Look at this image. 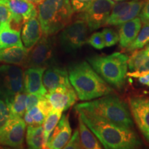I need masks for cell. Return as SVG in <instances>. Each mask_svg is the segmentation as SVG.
Listing matches in <instances>:
<instances>
[{"label": "cell", "instance_id": "cell-1", "mask_svg": "<svg viewBox=\"0 0 149 149\" xmlns=\"http://www.w3.org/2000/svg\"><path fill=\"white\" fill-rule=\"evenodd\" d=\"M75 111L104 148L134 149L142 145L140 139L132 128L118 125L85 110L75 109Z\"/></svg>", "mask_w": 149, "mask_h": 149}, {"label": "cell", "instance_id": "cell-2", "mask_svg": "<svg viewBox=\"0 0 149 149\" xmlns=\"http://www.w3.org/2000/svg\"><path fill=\"white\" fill-rule=\"evenodd\" d=\"M68 72L70 82L81 101H90L114 91L88 61H78L70 65Z\"/></svg>", "mask_w": 149, "mask_h": 149}, {"label": "cell", "instance_id": "cell-3", "mask_svg": "<svg viewBox=\"0 0 149 149\" xmlns=\"http://www.w3.org/2000/svg\"><path fill=\"white\" fill-rule=\"evenodd\" d=\"M43 35L53 36L71 22L73 8L70 0H44L37 6Z\"/></svg>", "mask_w": 149, "mask_h": 149}, {"label": "cell", "instance_id": "cell-4", "mask_svg": "<svg viewBox=\"0 0 149 149\" xmlns=\"http://www.w3.org/2000/svg\"><path fill=\"white\" fill-rule=\"evenodd\" d=\"M74 109L85 110L124 127H133V121L128 105L112 93L93 101L78 104Z\"/></svg>", "mask_w": 149, "mask_h": 149}, {"label": "cell", "instance_id": "cell-5", "mask_svg": "<svg viewBox=\"0 0 149 149\" xmlns=\"http://www.w3.org/2000/svg\"><path fill=\"white\" fill-rule=\"evenodd\" d=\"M128 57L114 53L109 55H93L86 58L93 68L109 85L117 89L124 86L127 76Z\"/></svg>", "mask_w": 149, "mask_h": 149}, {"label": "cell", "instance_id": "cell-6", "mask_svg": "<svg viewBox=\"0 0 149 149\" xmlns=\"http://www.w3.org/2000/svg\"><path fill=\"white\" fill-rule=\"evenodd\" d=\"M90 32L86 22L79 17L61 30L59 37V44L65 52L73 53L86 44Z\"/></svg>", "mask_w": 149, "mask_h": 149}, {"label": "cell", "instance_id": "cell-7", "mask_svg": "<svg viewBox=\"0 0 149 149\" xmlns=\"http://www.w3.org/2000/svg\"><path fill=\"white\" fill-rule=\"evenodd\" d=\"M54 41L51 36L43 35L32 48L29 50L23 68L29 67H48L55 65Z\"/></svg>", "mask_w": 149, "mask_h": 149}, {"label": "cell", "instance_id": "cell-8", "mask_svg": "<svg viewBox=\"0 0 149 149\" xmlns=\"http://www.w3.org/2000/svg\"><path fill=\"white\" fill-rule=\"evenodd\" d=\"M24 68L12 64L0 65V89L3 100L24 91Z\"/></svg>", "mask_w": 149, "mask_h": 149}, {"label": "cell", "instance_id": "cell-9", "mask_svg": "<svg viewBox=\"0 0 149 149\" xmlns=\"http://www.w3.org/2000/svg\"><path fill=\"white\" fill-rule=\"evenodd\" d=\"M115 4L114 0H95L81 12L79 17L86 22L91 32L95 31L106 25Z\"/></svg>", "mask_w": 149, "mask_h": 149}, {"label": "cell", "instance_id": "cell-10", "mask_svg": "<svg viewBox=\"0 0 149 149\" xmlns=\"http://www.w3.org/2000/svg\"><path fill=\"white\" fill-rule=\"evenodd\" d=\"M0 1L5 3L12 13V19L9 24L16 31H20L26 22L37 15V6L33 3L24 0H0Z\"/></svg>", "mask_w": 149, "mask_h": 149}, {"label": "cell", "instance_id": "cell-11", "mask_svg": "<svg viewBox=\"0 0 149 149\" xmlns=\"http://www.w3.org/2000/svg\"><path fill=\"white\" fill-rule=\"evenodd\" d=\"M26 122L22 117H10L0 133V145L21 148L23 146Z\"/></svg>", "mask_w": 149, "mask_h": 149}, {"label": "cell", "instance_id": "cell-12", "mask_svg": "<svg viewBox=\"0 0 149 149\" xmlns=\"http://www.w3.org/2000/svg\"><path fill=\"white\" fill-rule=\"evenodd\" d=\"M129 109L139 131L149 142V98L132 97L129 99Z\"/></svg>", "mask_w": 149, "mask_h": 149}, {"label": "cell", "instance_id": "cell-13", "mask_svg": "<svg viewBox=\"0 0 149 149\" xmlns=\"http://www.w3.org/2000/svg\"><path fill=\"white\" fill-rule=\"evenodd\" d=\"M43 84L47 92L59 88L72 87L68 70L57 65H53L46 68L43 75Z\"/></svg>", "mask_w": 149, "mask_h": 149}, {"label": "cell", "instance_id": "cell-14", "mask_svg": "<svg viewBox=\"0 0 149 149\" xmlns=\"http://www.w3.org/2000/svg\"><path fill=\"white\" fill-rule=\"evenodd\" d=\"M46 97L51 104L53 110L64 112L68 110L75 103L77 95L74 88H59L46 93Z\"/></svg>", "mask_w": 149, "mask_h": 149}, {"label": "cell", "instance_id": "cell-15", "mask_svg": "<svg viewBox=\"0 0 149 149\" xmlns=\"http://www.w3.org/2000/svg\"><path fill=\"white\" fill-rule=\"evenodd\" d=\"M71 134L72 129L68 120V115H62L58 124L48 137L46 148H64L69 141Z\"/></svg>", "mask_w": 149, "mask_h": 149}, {"label": "cell", "instance_id": "cell-16", "mask_svg": "<svg viewBox=\"0 0 149 149\" xmlns=\"http://www.w3.org/2000/svg\"><path fill=\"white\" fill-rule=\"evenodd\" d=\"M45 67H29L24 72V91L26 93H38L45 95L47 93L43 84Z\"/></svg>", "mask_w": 149, "mask_h": 149}, {"label": "cell", "instance_id": "cell-17", "mask_svg": "<svg viewBox=\"0 0 149 149\" xmlns=\"http://www.w3.org/2000/svg\"><path fill=\"white\" fill-rule=\"evenodd\" d=\"M42 36V27L37 15L31 17L24 24L22 30V42L26 48L29 50L32 48Z\"/></svg>", "mask_w": 149, "mask_h": 149}, {"label": "cell", "instance_id": "cell-18", "mask_svg": "<svg viewBox=\"0 0 149 149\" xmlns=\"http://www.w3.org/2000/svg\"><path fill=\"white\" fill-rule=\"evenodd\" d=\"M53 109L46 96L36 106L26 111L24 120L29 126H40Z\"/></svg>", "mask_w": 149, "mask_h": 149}, {"label": "cell", "instance_id": "cell-19", "mask_svg": "<svg viewBox=\"0 0 149 149\" xmlns=\"http://www.w3.org/2000/svg\"><path fill=\"white\" fill-rule=\"evenodd\" d=\"M141 21L139 17H135L122 24L119 30L120 46L122 48H128L135 40L141 30Z\"/></svg>", "mask_w": 149, "mask_h": 149}, {"label": "cell", "instance_id": "cell-20", "mask_svg": "<svg viewBox=\"0 0 149 149\" xmlns=\"http://www.w3.org/2000/svg\"><path fill=\"white\" fill-rule=\"evenodd\" d=\"M29 50L24 46H13L0 50V62L22 66L26 60Z\"/></svg>", "mask_w": 149, "mask_h": 149}, {"label": "cell", "instance_id": "cell-21", "mask_svg": "<svg viewBox=\"0 0 149 149\" xmlns=\"http://www.w3.org/2000/svg\"><path fill=\"white\" fill-rule=\"evenodd\" d=\"M13 46H23L20 31L12 29L9 24L0 25V50Z\"/></svg>", "mask_w": 149, "mask_h": 149}, {"label": "cell", "instance_id": "cell-22", "mask_svg": "<svg viewBox=\"0 0 149 149\" xmlns=\"http://www.w3.org/2000/svg\"><path fill=\"white\" fill-rule=\"evenodd\" d=\"M78 124H79V132L82 148L86 149H101L102 144H100L98 139H97L95 134L91 131L86 124L78 115Z\"/></svg>", "mask_w": 149, "mask_h": 149}, {"label": "cell", "instance_id": "cell-23", "mask_svg": "<svg viewBox=\"0 0 149 149\" xmlns=\"http://www.w3.org/2000/svg\"><path fill=\"white\" fill-rule=\"evenodd\" d=\"M26 141L29 148H46V140L44 137L43 126L42 125L28 126Z\"/></svg>", "mask_w": 149, "mask_h": 149}, {"label": "cell", "instance_id": "cell-24", "mask_svg": "<svg viewBox=\"0 0 149 149\" xmlns=\"http://www.w3.org/2000/svg\"><path fill=\"white\" fill-rule=\"evenodd\" d=\"M28 93H17L8 100H4L10 111V117H22L26 111V99Z\"/></svg>", "mask_w": 149, "mask_h": 149}, {"label": "cell", "instance_id": "cell-25", "mask_svg": "<svg viewBox=\"0 0 149 149\" xmlns=\"http://www.w3.org/2000/svg\"><path fill=\"white\" fill-rule=\"evenodd\" d=\"M128 68L130 72H142L149 71V56L145 53L144 50L133 52L128 57Z\"/></svg>", "mask_w": 149, "mask_h": 149}, {"label": "cell", "instance_id": "cell-26", "mask_svg": "<svg viewBox=\"0 0 149 149\" xmlns=\"http://www.w3.org/2000/svg\"><path fill=\"white\" fill-rule=\"evenodd\" d=\"M131 3L132 1H122V2L115 3L113 9H112L109 18H108L106 25L115 26L117 22L127 13Z\"/></svg>", "mask_w": 149, "mask_h": 149}, {"label": "cell", "instance_id": "cell-27", "mask_svg": "<svg viewBox=\"0 0 149 149\" xmlns=\"http://www.w3.org/2000/svg\"><path fill=\"white\" fill-rule=\"evenodd\" d=\"M61 112H59L56 110H52L46 116L45 120L44 122L43 125V129H44V137L47 142V140L49 137L54 128L58 124L59 121L60 120L61 117Z\"/></svg>", "mask_w": 149, "mask_h": 149}, {"label": "cell", "instance_id": "cell-28", "mask_svg": "<svg viewBox=\"0 0 149 149\" xmlns=\"http://www.w3.org/2000/svg\"><path fill=\"white\" fill-rule=\"evenodd\" d=\"M145 1L146 0H133L127 13L117 22L115 26L122 25V24L137 17V16L139 15L140 13Z\"/></svg>", "mask_w": 149, "mask_h": 149}, {"label": "cell", "instance_id": "cell-29", "mask_svg": "<svg viewBox=\"0 0 149 149\" xmlns=\"http://www.w3.org/2000/svg\"><path fill=\"white\" fill-rule=\"evenodd\" d=\"M149 43V24H144L137 35L135 40L128 46V51H133L140 49Z\"/></svg>", "mask_w": 149, "mask_h": 149}, {"label": "cell", "instance_id": "cell-30", "mask_svg": "<svg viewBox=\"0 0 149 149\" xmlns=\"http://www.w3.org/2000/svg\"><path fill=\"white\" fill-rule=\"evenodd\" d=\"M102 34L103 35L106 47H111L115 45L120 40L119 33H117L113 29H110V28L104 29L102 31Z\"/></svg>", "mask_w": 149, "mask_h": 149}, {"label": "cell", "instance_id": "cell-31", "mask_svg": "<svg viewBox=\"0 0 149 149\" xmlns=\"http://www.w3.org/2000/svg\"><path fill=\"white\" fill-rule=\"evenodd\" d=\"M10 118V111L7 104L0 99V133L2 131Z\"/></svg>", "mask_w": 149, "mask_h": 149}, {"label": "cell", "instance_id": "cell-32", "mask_svg": "<svg viewBox=\"0 0 149 149\" xmlns=\"http://www.w3.org/2000/svg\"><path fill=\"white\" fill-rule=\"evenodd\" d=\"M87 43L92 47L97 50H102L106 47L102 32L93 33L88 38Z\"/></svg>", "mask_w": 149, "mask_h": 149}, {"label": "cell", "instance_id": "cell-33", "mask_svg": "<svg viewBox=\"0 0 149 149\" xmlns=\"http://www.w3.org/2000/svg\"><path fill=\"white\" fill-rule=\"evenodd\" d=\"M12 13L5 3L0 1V25L10 23Z\"/></svg>", "mask_w": 149, "mask_h": 149}, {"label": "cell", "instance_id": "cell-34", "mask_svg": "<svg viewBox=\"0 0 149 149\" xmlns=\"http://www.w3.org/2000/svg\"><path fill=\"white\" fill-rule=\"evenodd\" d=\"M64 148H82L81 146V141H80V136H79V132L78 128H76L74 133L70 137L69 141L66 144Z\"/></svg>", "mask_w": 149, "mask_h": 149}, {"label": "cell", "instance_id": "cell-35", "mask_svg": "<svg viewBox=\"0 0 149 149\" xmlns=\"http://www.w3.org/2000/svg\"><path fill=\"white\" fill-rule=\"evenodd\" d=\"M45 97L38 93H28L26 99V111L36 106Z\"/></svg>", "mask_w": 149, "mask_h": 149}, {"label": "cell", "instance_id": "cell-36", "mask_svg": "<svg viewBox=\"0 0 149 149\" xmlns=\"http://www.w3.org/2000/svg\"><path fill=\"white\" fill-rule=\"evenodd\" d=\"M127 75L131 77L137 78L141 84L149 87V71L142 72H127Z\"/></svg>", "mask_w": 149, "mask_h": 149}, {"label": "cell", "instance_id": "cell-37", "mask_svg": "<svg viewBox=\"0 0 149 149\" xmlns=\"http://www.w3.org/2000/svg\"><path fill=\"white\" fill-rule=\"evenodd\" d=\"M95 0H70L74 12L81 13Z\"/></svg>", "mask_w": 149, "mask_h": 149}, {"label": "cell", "instance_id": "cell-38", "mask_svg": "<svg viewBox=\"0 0 149 149\" xmlns=\"http://www.w3.org/2000/svg\"><path fill=\"white\" fill-rule=\"evenodd\" d=\"M141 23L144 24H149V0H146L144 4L141 8L140 13H139Z\"/></svg>", "mask_w": 149, "mask_h": 149}, {"label": "cell", "instance_id": "cell-39", "mask_svg": "<svg viewBox=\"0 0 149 149\" xmlns=\"http://www.w3.org/2000/svg\"><path fill=\"white\" fill-rule=\"evenodd\" d=\"M24 1H28V2H31L35 4L36 6H38L40 3H42L44 0H24Z\"/></svg>", "mask_w": 149, "mask_h": 149}, {"label": "cell", "instance_id": "cell-40", "mask_svg": "<svg viewBox=\"0 0 149 149\" xmlns=\"http://www.w3.org/2000/svg\"><path fill=\"white\" fill-rule=\"evenodd\" d=\"M144 51L145 53H146V54L148 56H149V43H148V44H146V47H145L144 48Z\"/></svg>", "mask_w": 149, "mask_h": 149}, {"label": "cell", "instance_id": "cell-41", "mask_svg": "<svg viewBox=\"0 0 149 149\" xmlns=\"http://www.w3.org/2000/svg\"><path fill=\"white\" fill-rule=\"evenodd\" d=\"M0 96H1V89H0Z\"/></svg>", "mask_w": 149, "mask_h": 149}, {"label": "cell", "instance_id": "cell-42", "mask_svg": "<svg viewBox=\"0 0 149 149\" xmlns=\"http://www.w3.org/2000/svg\"><path fill=\"white\" fill-rule=\"evenodd\" d=\"M114 1H124V0H114Z\"/></svg>", "mask_w": 149, "mask_h": 149}, {"label": "cell", "instance_id": "cell-43", "mask_svg": "<svg viewBox=\"0 0 149 149\" xmlns=\"http://www.w3.org/2000/svg\"><path fill=\"white\" fill-rule=\"evenodd\" d=\"M1 145H0V148H2V147H1Z\"/></svg>", "mask_w": 149, "mask_h": 149}]
</instances>
